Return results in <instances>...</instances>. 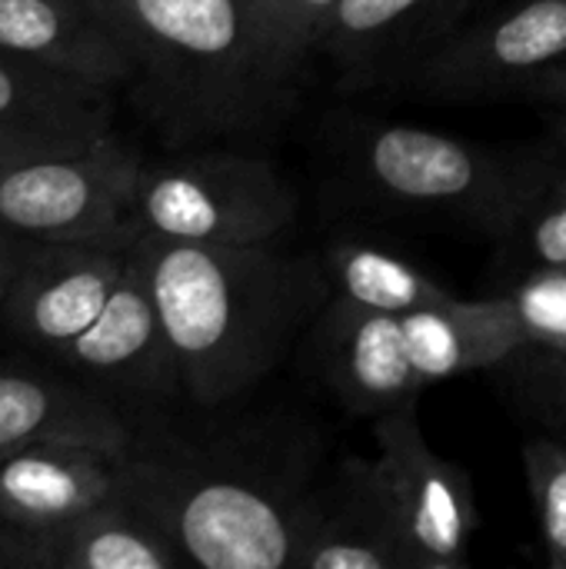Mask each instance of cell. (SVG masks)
<instances>
[{
  "label": "cell",
  "mask_w": 566,
  "mask_h": 569,
  "mask_svg": "<svg viewBox=\"0 0 566 569\" xmlns=\"http://www.w3.org/2000/svg\"><path fill=\"white\" fill-rule=\"evenodd\" d=\"M63 150H77V143H63V140H50V137H37V133L0 127V170L13 167V163H23V160H33V157L63 153Z\"/></svg>",
  "instance_id": "obj_24"
},
{
  "label": "cell",
  "mask_w": 566,
  "mask_h": 569,
  "mask_svg": "<svg viewBox=\"0 0 566 569\" xmlns=\"http://www.w3.org/2000/svg\"><path fill=\"white\" fill-rule=\"evenodd\" d=\"M557 417H560V427H564V433H566V400L560 397V403H557Z\"/></svg>",
  "instance_id": "obj_29"
},
{
  "label": "cell",
  "mask_w": 566,
  "mask_h": 569,
  "mask_svg": "<svg viewBox=\"0 0 566 569\" xmlns=\"http://www.w3.org/2000/svg\"><path fill=\"white\" fill-rule=\"evenodd\" d=\"M370 177L414 203H457L510 217L527 183H517L490 153L417 127H387L367 143Z\"/></svg>",
  "instance_id": "obj_9"
},
{
  "label": "cell",
  "mask_w": 566,
  "mask_h": 569,
  "mask_svg": "<svg viewBox=\"0 0 566 569\" xmlns=\"http://www.w3.org/2000/svg\"><path fill=\"white\" fill-rule=\"evenodd\" d=\"M524 470L547 543V560L566 569V440L530 437L524 443Z\"/></svg>",
  "instance_id": "obj_21"
},
{
  "label": "cell",
  "mask_w": 566,
  "mask_h": 569,
  "mask_svg": "<svg viewBox=\"0 0 566 569\" xmlns=\"http://www.w3.org/2000/svg\"><path fill=\"white\" fill-rule=\"evenodd\" d=\"M120 497L137 503L183 553L207 569L297 567L307 503L284 507L270 493L224 477L163 463L120 460Z\"/></svg>",
  "instance_id": "obj_3"
},
{
  "label": "cell",
  "mask_w": 566,
  "mask_h": 569,
  "mask_svg": "<svg viewBox=\"0 0 566 569\" xmlns=\"http://www.w3.org/2000/svg\"><path fill=\"white\" fill-rule=\"evenodd\" d=\"M527 343L566 353V270H540L514 297H507Z\"/></svg>",
  "instance_id": "obj_22"
},
{
  "label": "cell",
  "mask_w": 566,
  "mask_h": 569,
  "mask_svg": "<svg viewBox=\"0 0 566 569\" xmlns=\"http://www.w3.org/2000/svg\"><path fill=\"white\" fill-rule=\"evenodd\" d=\"M133 240L30 243L3 313V330L40 353H60L107 307L127 270Z\"/></svg>",
  "instance_id": "obj_8"
},
{
  "label": "cell",
  "mask_w": 566,
  "mask_h": 569,
  "mask_svg": "<svg viewBox=\"0 0 566 569\" xmlns=\"http://www.w3.org/2000/svg\"><path fill=\"white\" fill-rule=\"evenodd\" d=\"M400 323L420 383H437L454 373L500 363L527 343L507 297L410 310L400 313Z\"/></svg>",
  "instance_id": "obj_15"
},
{
  "label": "cell",
  "mask_w": 566,
  "mask_h": 569,
  "mask_svg": "<svg viewBox=\"0 0 566 569\" xmlns=\"http://www.w3.org/2000/svg\"><path fill=\"white\" fill-rule=\"evenodd\" d=\"M27 253H30V240H20V237L0 230V327H3L7 303L17 290V280L23 273Z\"/></svg>",
  "instance_id": "obj_25"
},
{
  "label": "cell",
  "mask_w": 566,
  "mask_h": 569,
  "mask_svg": "<svg viewBox=\"0 0 566 569\" xmlns=\"http://www.w3.org/2000/svg\"><path fill=\"white\" fill-rule=\"evenodd\" d=\"M420 0H340L330 27L344 37H364L407 17Z\"/></svg>",
  "instance_id": "obj_23"
},
{
  "label": "cell",
  "mask_w": 566,
  "mask_h": 569,
  "mask_svg": "<svg viewBox=\"0 0 566 569\" xmlns=\"http://www.w3.org/2000/svg\"><path fill=\"white\" fill-rule=\"evenodd\" d=\"M140 160L110 133L0 170V230L30 243L130 240Z\"/></svg>",
  "instance_id": "obj_4"
},
{
  "label": "cell",
  "mask_w": 566,
  "mask_h": 569,
  "mask_svg": "<svg viewBox=\"0 0 566 569\" xmlns=\"http://www.w3.org/2000/svg\"><path fill=\"white\" fill-rule=\"evenodd\" d=\"M187 563L177 543L127 497L90 510L50 543L47 569H173Z\"/></svg>",
  "instance_id": "obj_18"
},
{
  "label": "cell",
  "mask_w": 566,
  "mask_h": 569,
  "mask_svg": "<svg viewBox=\"0 0 566 569\" xmlns=\"http://www.w3.org/2000/svg\"><path fill=\"white\" fill-rule=\"evenodd\" d=\"M337 3L340 0H247L254 33L274 77L294 67L307 43L330 23Z\"/></svg>",
  "instance_id": "obj_20"
},
{
  "label": "cell",
  "mask_w": 566,
  "mask_h": 569,
  "mask_svg": "<svg viewBox=\"0 0 566 569\" xmlns=\"http://www.w3.org/2000/svg\"><path fill=\"white\" fill-rule=\"evenodd\" d=\"M53 360L70 370H83L90 377L143 390H160L177 380L173 353L157 313L147 260L137 240L130 247L127 270L100 317L60 353H53Z\"/></svg>",
  "instance_id": "obj_10"
},
{
  "label": "cell",
  "mask_w": 566,
  "mask_h": 569,
  "mask_svg": "<svg viewBox=\"0 0 566 569\" xmlns=\"http://www.w3.org/2000/svg\"><path fill=\"white\" fill-rule=\"evenodd\" d=\"M294 217L280 177L247 157H193L140 170L137 227L190 243H270Z\"/></svg>",
  "instance_id": "obj_5"
},
{
  "label": "cell",
  "mask_w": 566,
  "mask_h": 569,
  "mask_svg": "<svg viewBox=\"0 0 566 569\" xmlns=\"http://www.w3.org/2000/svg\"><path fill=\"white\" fill-rule=\"evenodd\" d=\"M0 50L93 87L133 73V60L90 0H0Z\"/></svg>",
  "instance_id": "obj_11"
},
{
  "label": "cell",
  "mask_w": 566,
  "mask_h": 569,
  "mask_svg": "<svg viewBox=\"0 0 566 569\" xmlns=\"http://www.w3.org/2000/svg\"><path fill=\"white\" fill-rule=\"evenodd\" d=\"M0 567H20V569L37 567L33 553H30L20 540H13L3 527H0Z\"/></svg>",
  "instance_id": "obj_26"
},
{
  "label": "cell",
  "mask_w": 566,
  "mask_h": 569,
  "mask_svg": "<svg viewBox=\"0 0 566 569\" xmlns=\"http://www.w3.org/2000/svg\"><path fill=\"white\" fill-rule=\"evenodd\" d=\"M334 270L344 303L360 310L410 313V310L454 303V297H447L407 260L377 247H357V243L340 247L334 253Z\"/></svg>",
  "instance_id": "obj_19"
},
{
  "label": "cell",
  "mask_w": 566,
  "mask_h": 569,
  "mask_svg": "<svg viewBox=\"0 0 566 569\" xmlns=\"http://www.w3.org/2000/svg\"><path fill=\"white\" fill-rule=\"evenodd\" d=\"M123 40L160 100L190 120H224L247 107L257 80H274L247 0H90Z\"/></svg>",
  "instance_id": "obj_2"
},
{
  "label": "cell",
  "mask_w": 566,
  "mask_h": 569,
  "mask_svg": "<svg viewBox=\"0 0 566 569\" xmlns=\"http://www.w3.org/2000/svg\"><path fill=\"white\" fill-rule=\"evenodd\" d=\"M557 357V370H560V397L566 400V353H554Z\"/></svg>",
  "instance_id": "obj_28"
},
{
  "label": "cell",
  "mask_w": 566,
  "mask_h": 569,
  "mask_svg": "<svg viewBox=\"0 0 566 569\" xmlns=\"http://www.w3.org/2000/svg\"><path fill=\"white\" fill-rule=\"evenodd\" d=\"M137 247L177 380L207 407L254 387L327 297L317 260L267 243H190L140 230Z\"/></svg>",
  "instance_id": "obj_1"
},
{
  "label": "cell",
  "mask_w": 566,
  "mask_h": 569,
  "mask_svg": "<svg viewBox=\"0 0 566 569\" xmlns=\"http://www.w3.org/2000/svg\"><path fill=\"white\" fill-rule=\"evenodd\" d=\"M33 443H80L130 453L133 433L93 390L50 373L0 367V457Z\"/></svg>",
  "instance_id": "obj_12"
},
{
  "label": "cell",
  "mask_w": 566,
  "mask_h": 569,
  "mask_svg": "<svg viewBox=\"0 0 566 569\" xmlns=\"http://www.w3.org/2000/svg\"><path fill=\"white\" fill-rule=\"evenodd\" d=\"M530 87H534L537 93H544V97H554V100H564L566 103V63L550 67L544 77L530 80Z\"/></svg>",
  "instance_id": "obj_27"
},
{
  "label": "cell",
  "mask_w": 566,
  "mask_h": 569,
  "mask_svg": "<svg viewBox=\"0 0 566 569\" xmlns=\"http://www.w3.org/2000/svg\"><path fill=\"white\" fill-rule=\"evenodd\" d=\"M380 457L370 463L377 493L414 569H464L477 510L467 473L434 453L417 427L414 400L377 420Z\"/></svg>",
  "instance_id": "obj_6"
},
{
  "label": "cell",
  "mask_w": 566,
  "mask_h": 569,
  "mask_svg": "<svg viewBox=\"0 0 566 569\" xmlns=\"http://www.w3.org/2000/svg\"><path fill=\"white\" fill-rule=\"evenodd\" d=\"M0 127L63 143H93L110 133L107 87L0 50Z\"/></svg>",
  "instance_id": "obj_16"
},
{
  "label": "cell",
  "mask_w": 566,
  "mask_h": 569,
  "mask_svg": "<svg viewBox=\"0 0 566 569\" xmlns=\"http://www.w3.org/2000/svg\"><path fill=\"white\" fill-rule=\"evenodd\" d=\"M337 380L350 403L364 410H394L424 387L407 353L400 313L340 307Z\"/></svg>",
  "instance_id": "obj_17"
},
{
  "label": "cell",
  "mask_w": 566,
  "mask_h": 569,
  "mask_svg": "<svg viewBox=\"0 0 566 569\" xmlns=\"http://www.w3.org/2000/svg\"><path fill=\"white\" fill-rule=\"evenodd\" d=\"M297 567L310 569H414L394 520L364 460L344 467L324 507L307 503Z\"/></svg>",
  "instance_id": "obj_14"
},
{
  "label": "cell",
  "mask_w": 566,
  "mask_h": 569,
  "mask_svg": "<svg viewBox=\"0 0 566 569\" xmlns=\"http://www.w3.org/2000/svg\"><path fill=\"white\" fill-rule=\"evenodd\" d=\"M120 460L80 443H33L0 457V527L47 567L50 543L117 497Z\"/></svg>",
  "instance_id": "obj_7"
},
{
  "label": "cell",
  "mask_w": 566,
  "mask_h": 569,
  "mask_svg": "<svg viewBox=\"0 0 566 569\" xmlns=\"http://www.w3.org/2000/svg\"><path fill=\"white\" fill-rule=\"evenodd\" d=\"M566 57V0H524L447 43L427 77L447 90L500 87Z\"/></svg>",
  "instance_id": "obj_13"
}]
</instances>
